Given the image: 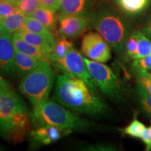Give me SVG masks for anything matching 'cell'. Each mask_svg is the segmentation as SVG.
Listing matches in <instances>:
<instances>
[{"mask_svg": "<svg viewBox=\"0 0 151 151\" xmlns=\"http://www.w3.org/2000/svg\"><path fill=\"white\" fill-rule=\"evenodd\" d=\"M53 99L74 113L91 116H103L108 106L82 79L64 73L56 80Z\"/></svg>", "mask_w": 151, "mask_h": 151, "instance_id": "obj_1", "label": "cell"}, {"mask_svg": "<svg viewBox=\"0 0 151 151\" xmlns=\"http://www.w3.org/2000/svg\"><path fill=\"white\" fill-rule=\"evenodd\" d=\"M34 124L33 116L24 101L10 90L0 91V136L17 144L25 140Z\"/></svg>", "mask_w": 151, "mask_h": 151, "instance_id": "obj_2", "label": "cell"}, {"mask_svg": "<svg viewBox=\"0 0 151 151\" xmlns=\"http://www.w3.org/2000/svg\"><path fill=\"white\" fill-rule=\"evenodd\" d=\"M94 27L117 52L124 50L134 31L133 24L127 16L106 0L99 4L94 14Z\"/></svg>", "mask_w": 151, "mask_h": 151, "instance_id": "obj_3", "label": "cell"}, {"mask_svg": "<svg viewBox=\"0 0 151 151\" xmlns=\"http://www.w3.org/2000/svg\"><path fill=\"white\" fill-rule=\"evenodd\" d=\"M34 124L55 126L71 133L83 131L91 127L86 119L76 115L52 100H48L39 108L33 109Z\"/></svg>", "mask_w": 151, "mask_h": 151, "instance_id": "obj_4", "label": "cell"}, {"mask_svg": "<svg viewBox=\"0 0 151 151\" xmlns=\"http://www.w3.org/2000/svg\"><path fill=\"white\" fill-rule=\"evenodd\" d=\"M50 60H44L40 65L24 76L19 85V90L29 99L33 109L39 108L48 100L54 83L55 73Z\"/></svg>", "mask_w": 151, "mask_h": 151, "instance_id": "obj_5", "label": "cell"}, {"mask_svg": "<svg viewBox=\"0 0 151 151\" xmlns=\"http://www.w3.org/2000/svg\"><path fill=\"white\" fill-rule=\"evenodd\" d=\"M87 67L97 88L105 95L113 100L122 98V88L117 76L109 66L84 58Z\"/></svg>", "mask_w": 151, "mask_h": 151, "instance_id": "obj_6", "label": "cell"}, {"mask_svg": "<svg viewBox=\"0 0 151 151\" xmlns=\"http://www.w3.org/2000/svg\"><path fill=\"white\" fill-rule=\"evenodd\" d=\"M51 62L64 73L83 80L90 88L97 92L98 88L87 67L84 58L76 49L73 48L64 58Z\"/></svg>", "mask_w": 151, "mask_h": 151, "instance_id": "obj_7", "label": "cell"}, {"mask_svg": "<svg viewBox=\"0 0 151 151\" xmlns=\"http://www.w3.org/2000/svg\"><path fill=\"white\" fill-rule=\"evenodd\" d=\"M81 52L88 59L106 63L111 59L110 45L99 33L90 32L81 42Z\"/></svg>", "mask_w": 151, "mask_h": 151, "instance_id": "obj_8", "label": "cell"}, {"mask_svg": "<svg viewBox=\"0 0 151 151\" xmlns=\"http://www.w3.org/2000/svg\"><path fill=\"white\" fill-rule=\"evenodd\" d=\"M89 17L80 15L60 14L58 16L59 30L61 37L74 39L83 33L88 26Z\"/></svg>", "mask_w": 151, "mask_h": 151, "instance_id": "obj_9", "label": "cell"}, {"mask_svg": "<svg viewBox=\"0 0 151 151\" xmlns=\"http://www.w3.org/2000/svg\"><path fill=\"white\" fill-rule=\"evenodd\" d=\"M35 126L30 131L29 136L31 138L32 145L36 148L51 144L70 134L55 126L47 124H35Z\"/></svg>", "mask_w": 151, "mask_h": 151, "instance_id": "obj_10", "label": "cell"}, {"mask_svg": "<svg viewBox=\"0 0 151 151\" xmlns=\"http://www.w3.org/2000/svg\"><path fill=\"white\" fill-rule=\"evenodd\" d=\"M13 34L5 30L0 35V74L13 75L16 73L15 50Z\"/></svg>", "mask_w": 151, "mask_h": 151, "instance_id": "obj_11", "label": "cell"}, {"mask_svg": "<svg viewBox=\"0 0 151 151\" xmlns=\"http://www.w3.org/2000/svg\"><path fill=\"white\" fill-rule=\"evenodd\" d=\"M92 2V0H61L60 14L89 17Z\"/></svg>", "mask_w": 151, "mask_h": 151, "instance_id": "obj_12", "label": "cell"}, {"mask_svg": "<svg viewBox=\"0 0 151 151\" xmlns=\"http://www.w3.org/2000/svg\"><path fill=\"white\" fill-rule=\"evenodd\" d=\"M12 41L15 50L17 52L39 58V59H48L49 54L37 48L31 43H28L22 38L18 32H15L12 35Z\"/></svg>", "mask_w": 151, "mask_h": 151, "instance_id": "obj_13", "label": "cell"}, {"mask_svg": "<svg viewBox=\"0 0 151 151\" xmlns=\"http://www.w3.org/2000/svg\"><path fill=\"white\" fill-rule=\"evenodd\" d=\"M48 59H39L35 57L28 55L22 52H15V68L16 73L20 76H24L32 71L42 62Z\"/></svg>", "mask_w": 151, "mask_h": 151, "instance_id": "obj_14", "label": "cell"}, {"mask_svg": "<svg viewBox=\"0 0 151 151\" xmlns=\"http://www.w3.org/2000/svg\"><path fill=\"white\" fill-rule=\"evenodd\" d=\"M18 32L28 43L41 49L47 53H51L52 47L55 43V39H49L44 36L27 31H19Z\"/></svg>", "mask_w": 151, "mask_h": 151, "instance_id": "obj_15", "label": "cell"}, {"mask_svg": "<svg viewBox=\"0 0 151 151\" xmlns=\"http://www.w3.org/2000/svg\"><path fill=\"white\" fill-rule=\"evenodd\" d=\"M150 1L151 0H117L121 10L131 16L142 14L148 8Z\"/></svg>", "mask_w": 151, "mask_h": 151, "instance_id": "obj_16", "label": "cell"}, {"mask_svg": "<svg viewBox=\"0 0 151 151\" xmlns=\"http://www.w3.org/2000/svg\"><path fill=\"white\" fill-rule=\"evenodd\" d=\"M26 16L19 10L14 14L1 20V24L5 30L11 34L18 32L23 27Z\"/></svg>", "mask_w": 151, "mask_h": 151, "instance_id": "obj_17", "label": "cell"}, {"mask_svg": "<svg viewBox=\"0 0 151 151\" xmlns=\"http://www.w3.org/2000/svg\"><path fill=\"white\" fill-rule=\"evenodd\" d=\"M20 31H27L43 35L49 39H55L53 35L48 28L33 16H26L25 21Z\"/></svg>", "mask_w": 151, "mask_h": 151, "instance_id": "obj_18", "label": "cell"}, {"mask_svg": "<svg viewBox=\"0 0 151 151\" xmlns=\"http://www.w3.org/2000/svg\"><path fill=\"white\" fill-rule=\"evenodd\" d=\"M37 19L43 24H44L50 31H55L56 29L57 19L55 16V13L49 9L43 6L39 7L36 10L32 16Z\"/></svg>", "mask_w": 151, "mask_h": 151, "instance_id": "obj_19", "label": "cell"}, {"mask_svg": "<svg viewBox=\"0 0 151 151\" xmlns=\"http://www.w3.org/2000/svg\"><path fill=\"white\" fill-rule=\"evenodd\" d=\"M73 48V43L65 37H61L52 47L51 53L49 55L50 62L55 61L58 59L64 58L71 49Z\"/></svg>", "mask_w": 151, "mask_h": 151, "instance_id": "obj_20", "label": "cell"}, {"mask_svg": "<svg viewBox=\"0 0 151 151\" xmlns=\"http://www.w3.org/2000/svg\"><path fill=\"white\" fill-rule=\"evenodd\" d=\"M138 41V49L135 59L143 58L151 54V42L150 39L142 32V31L134 30Z\"/></svg>", "mask_w": 151, "mask_h": 151, "instance_id": "obj_21", "label": "cell"}, {"mask_svg": "<svg viewBox=\"0 0 151 151\" xmlns=\"http://www.w3.org/2000/svg\"><path fill=\"white\" fill-rule=\"evenodd\" d=\"M146 126L137 120V118L133 119L131 123L122 130V133L133 138L141 137L143 131L146 129Z\"/></svg>", "mask_w": 151, "mask_h": 151, "instance_id": "obj_22", "label": "cell"}, {"mask_svg": "<svg viewBox=\"0 0 151 151\" xmlns=\"http://www.w3.org/2000/svg\"><path fill=\"white\" fill-rule=\"evenodd\" d=\"M137 94L141 107L151 118V94L139 85L137 86Z\"/></svg>", "mask_w": 151, "mask_h": 151, "instance_id": "obj_23", "label": "cell"}, {"mask_svg": "<svg viewBox=\"0 0 151 151\" xmlns=\"http://www.w3.org/2000/svg\"><path fill=\"white\" fill-rule=\"evenodd\" d=\"M16 6L26 16H31L41 4L39 0H18Z\"/></svg>", "mask_w": 151, "mask_h": 151, "instance_id": "obj_24", "label": "cell"}, {"mask_svg": "<svg viewBox=\"0 0 151 151\" xmlns=\"http://www.w3.org/2000/svg\"><path fill=\"white\" fill-rule=\"evenodd\" d=\"M137 85L140 86L146 91L151 94V75L147 71H137Z\"/></svg>", "mask_w": 151, "mask_h": 151, "instance_id": "obj_25", "label": "cell"}, {"mask_svg": "<svg viewBox=\"0 0 151 151\" xmlns=\"http://www.w3.org/2000/svg\"><path fill=\"white\" fill-rule=\"evenodd\" d=\"M138 49V41L137 36L134 33V30L132 32L131 35L128 38L127 42H126L124 50L127 56L129 57L131 59L134 60L136 54H137Z\"/></svg>", "mask_w": 151, "mask_h": 151, "instance_id": "obj_26", "label": "cell"}, {"mask_svg": "<svg viewBox=\"0 0 151 151\" xmlns=\"http://www.w3.org/2000/svg\"><path fill=\"white\" fill-rule=\"evenodd\" d=\"M18 11L19 9L16 4L5 0H0V17L1 19L7 18Z\"/></svg>", "mask_w": 151, "mask_h": 151, "instance_id": "obj_27", "label": "cell"}, {"mask_svg": "<svg viewBox=\"0 0 151 151\" xmlns=\"http://www.w3.org/2000/svg\"><path fill=\"white\" fill-rule=\"evenodd\" d=\"M133 67L136 71H147L151 69V54L148 55L134 60Z\"/></svg>", "mask_w": 151, "mask_h": 151, "instance_id": "obj_28", "label": "cell"}, {"mask_svg": "<svg viewBox=\"0 0 151 151\" xmlns=\"http://www.w3.org/2000/svg\"><path fill=\"white\" fill-rule=\"evenodd\" d=\"M39 2L41 6L55 13L58 9H60L61 0H39Z\"/></svg>", "mask_w": 151, "mask_h": 151, "instance_id": "obj_29", "label": "cell"}, {"mask_svg": "<svg viewBox=\"0 0 151 151\" xmlns=\"http://www.w3.org/2000/svg\"><path fill=\"white\" fill-rule=\"evenodd\" d=\"M141 139H142L143 143L146 145V150L149 151L151 150V126L147 127L143 131Z\"/></svg>", "mask_w": 151, "mask_h": 151, "instance_id": "obj_30", "label": "cell"}, {"mask_svg": "<svg viewBox=\"0 0 151 151\" xmlns=\"http://www.w3.org/2000/svg\"><path fill=\"white\" fill-rule=\"evenodd\" d=\"M141 31L147 37L151 39V15L147 18L146 22H144Z\"/></svg>", "mask_w": 151, "mask_h": 151, "instance_id": "obj_31", "label": "cell"}, {"mask_svg": "<svg viewBox=\"0 0 151 151\" xmlns=\"http://www.w3.org/2000/svg\"><path fill=\"white\" fill-rule=\"evenodd\" d=\"M10 90H12L10 85L0 76V91H7Z\"/></svg>", "mask_w": 151, "mask_h": 151, "instance_id": "obj_32", "label": "cell"}, {"mask_svg": "<svg viewBox=\"0 0 151 151\" xmlns=\"http://www.w3.org/2000/svg\"><path fill=\"white\" fill-rule=\"evenodd\" d=\"M112 148L110 146H106V145H104V146H87V150H113L111 149Z\"/></svg>", "mask_w": 151, "mask_h": 151, "instance_id": "obj_33", "label": "cell"}, {"mask_svg": "<svg viewBox=\"0 0 151 151\" xmlns=\"http://www.w3.org/2000/svg\"><path fill=\"white\" fill-rule=\"evenodd\" d=\"M5 1H9V2L12 3V4H14L16 5L17 2L18 1V0H5Z\"/></svg>", "mask_w": 151, "mask_h": 151, "instance_id": "obj_34", "label": "cell"}, {"mask_svg": "<svg viewBox=\"0 0 151 151\" xmlns=\"http://www.w3.org/2000/svg\"><path fill=\"white\" fill-rule=\"evenodd\" d=\"M4 31H5V29H4V28L3 26L1 25V24H0V35H1V34H2Z\"/></svg>", "mask_w": 151, "mask_h": 151, "instance_id": "obj_35", "label": "cell"}, {"mask_svg": "<svg viewBox=\"0 0 151 151\" xmlns=\"http://www.w3.org/2000/svg\"><path fill=\"white\" fill-rule=\"evenodd\" d=\"M3 150V148L1 146H0V150Z\"/></svg>", "mask_w": 151, "mask_h": 151, "instance_id": "obj_36", "label": "cell"}, {"mask_svg": "<svg viewBox=\"0 0 151 151\" xmlns=\"http://www.w3.org/2000/svg\"><path fill=\"white\" fill-rule=\"evenodd\" d=\"M1 20H2V19L1 18V17H0V23H1Z\"/></svg>", "mask_w": 151, "mask_h": 151, "instance_id": "obj_37", "label": "cell"}, {"mask_svg": "<svg viewBox=\"0 0 151 151\" xmlns=\"http://www.w3.org/2000/svg\"><path fill=\"white\" fill-rule=\"evenodd\" d=\"M150 75H151V73H150Z\"/></svg>", "mask_w": 151, "mask_h": 151, "instance_id": "obj_38", "label": "cell"}]
</instances>
